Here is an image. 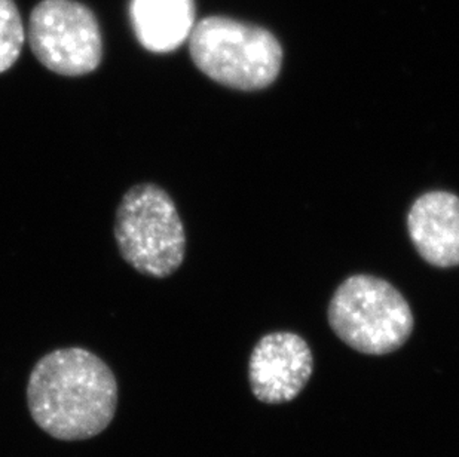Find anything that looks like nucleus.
Wrapping results in <instances>:
<instances>
[{"instance_id":"nucleus-2","label":"nucleus","mask_w":459,"mask_h":457,"mask_svg":"<svg viewBox=\"0 0 459 457\" xmlns=\"http://www.w3.org/2000/svg\"><path fill=\"white\" fill-rule=\"evenodd\" d=\"M189 52L196 67L223 87L259 91L281 72L282 47L264 27L226 17L196 22Z\"/></svg>"},{"instance_id":"nucleus-8","label":"nucleus","mask_w":459,"mask_h":457,"mask_svg":"<svg viewBox=\"0 0 459 457\" xmlns=\"http://www.w3.org/2000/svg\"><path fill=\"white\" fill-rule=\"evenodd\" d=\"M194 0H131L130 20L140 45L167 54L182 47L195 27Z\"/></svg>"},{"instance_id":"nucleus-6","label":"nucleus","mask_w":459,"mask_h":457,"mask_svg":"<svg viewBox=\"0 0 459 457\" xmlns=\"http://www.w3.org/2000/svg\"><path fill=\"white\" fill-rule=\"evenodd\" d=\"M312 368L314 357L302 337L295 332H271L255 345L250 357V386L264 404L289 402L307 386Z\"/></svg>"},{"instance_id":"nucleus-1","label":"nucleus","mask_w":459,"mask_h":457,"mask_svg":"<svg viewBox=\"0 0 459 457\" xmlns=\"http://www.w3.org/2000/svg\"><path fill=\"white\" fill-rule=\"evenodd\" d=\"M27 402L36 425L56 440H88L117 413V377L90 350H52L31 370Z\"/></svg>"},{"instance_id":"nucleus-3","label":"nucleus","mask_w":459,"mask_h":457,"mask_svg":"<svg viewBox=\"0 0 459 457\" xmlns=\"http://www.w3.org/2000/svg\"><path fill=\"white\" fill-rule=\"evenodd\" d=\"M330 327L361 354L386 355L400 349L413 332V314L403 294L372 275L350 276L329 305Z\"/></svg>"},{"instance_id":"nucleus-9","label":"nucleus","mask_w":459,"mask_h":457,"mask_svg":"<svg viewBox=\"0 0 459 457\" xmlns=\"http://www.w3.org/2000/svg\"><path fill=\"white\" fill-rule=\"evenodd\" d=\"M24 26L13 0H0V73L17 63L24 44Z\"/></svg>"},{"instance_id":"nucleus-5","label":"nucleus","mask_w":459,"mask_h":457,"mask_svg":"<svg viewBox=\"0 0 459 457\" xmlns=\"http://www.w3.org/2000/svg\"><path fill=\"white\" fill-rule=\"evenodd\" d=\"M27 36L36 58L61 76L91 73L103 58L96 15L74 0H42L31 11Z\"/></svg>"},{"instance_id":"nucleus-7","label":"nucleus","mask_w":459,"mask_h":457,"mask_svg":"<svg viewBox=\"0 0 459 457\" xmlns=\"http://www.w3.org/2000/svg\"><path fill=\"white\" fill-rule=\"evenodd\" d=\"M408 232L427 263L459 266V196L442 190L420 196L408 214Z\"/></svg>"},{"instance_id":"nucleus-4","label":"nucleus","mask_w":459,"mask_h":457,"mask_svg":"<svg viewBox=\"0 0 459 457\" xmlns=\"http://www.w3.org/2000/svg\"><path fill=\"white\" fill-rule=\"evenodd\" d=\"M117 248L137 272L173 275L185 260L186 233L173 199L160 185L142 183L122 198L115 221Z\"/></svg>"}]
</instances>
